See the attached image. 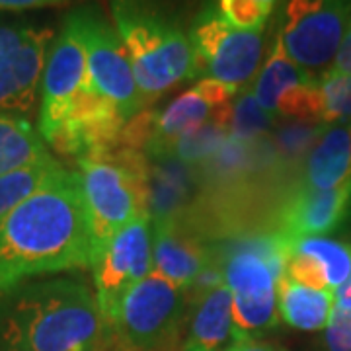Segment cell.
I'll return each instance as SVG.
<instances>
[{"label": "cell", "mask_w": 351, "mask_h": 351, "mask_svg": "<svg viewBox=\"0 0 351 351\" xmlns=\"http://www.w3.org/2000/svg\"><path fill=\"white\" fill-rule=\"evenodd\" d=\"M92 267V239L76 170L59 166L0 223V299L34 277Z\"/></svg>", "instance_id": "6da1fadb"}, {"label": "cell", "mask_w": 351, "mask_h": 351, "mask_svg": "<svg viewBox=\"0 0 351 351\" xmlns=\"http://www.w3.org/2000/svg\"><path fill=\"white\" fill-rule=\"evenodd\" d=\"M108 326L82 279L27 281L0 299V351H106Z\"/></svg>", "instance_id": "7a4b0ae2"}, {"label": "cell", "mask_w": 351, "mask_h": 351, "mask_svg": "<svg viewBox=\"0 0 351 351\" xmlns=\"http://www.w3.org/2000/svg\"><path fill=\"white\" fill-rule=\"evenodd\" d=\"M76 164L86 203L94 269L115 234L149 215V158L145 152L119 145L78 158Z\"/></svg>", "instance_id": "3957f363"}, {"label": "cell", "mask_w": 351, "mask_h": 351, "mask_svg": "<svg viewBox=\"0 0 351 351\" xmlns=\"http://www.w3.org/2000/svg\"><path fill=\"white\" fill-rule=\"evenodd\" d=\"M112 16L145 104L188 78L191 45L174 20L143 0H113Z\"/></svg>", "instance_id": "277c9868"}, {"label": "cell", "mask_w": 351, "mask_h": 351, "mask_svg": "<svg viewBox=\"0 0 351 351\" xmlns=\"http://www.w3.org/2000/svg\"><path fill=\"white\" fill-rule=\"evenodd\" d=\"M291 240L279 230L244 237L217 256L232 295V320L239 339L254 338L276 326L277 283L285 276Z\"/></svg>", "instance_id": "5b68a950"}, {"label": "cell", "mask_w": 351, "mask_h": 351, "mask_svg": "<svg viewBox=\"0 0 351 351\" xmlns=\"http://www.w3.org/2000/svg\"><path fill=\"white\" fill-rule=\"evenodd\" d=\"M188 293L152 269L121 301L108 328L106 351H184Z\"/></svg>", "instance_id": "8992f818"}, {"label": "cell", "mask_w": 351, "mask_h": 351, "mask_svg": "<svg viewBox=\"0 0 351 351\" xmlns=\"http://www.w3.org/2000/svg\"><path fill=\"white\" fill-rule=\"evenodd\" d=\"M191 80L213 78L242 88L256 78L263 59V32L230 25L215 4H207L189 27Z\"/></svg>", "instance_id": "52a82bcc"}, {"label": "cell", "mask_w": 351, "mask_h": 351, "mask_svg": "<svg viewBox=\"0 0 351 351\" xmlns=\"http://www.w3.org/2000/svg\"><path fill=\"white\" fill-rule=\"evenodd\" d=\"M86 51V73L92 86L115 104L127 121L145 110L125 45L106 16L96 8H78L66 16Z\"/></svg>", "instance_id": "ba28073f"}, {"label": "cell", "mask_w": 351, "mask_h": 351, "mask_svg": "<svg viewBox=\"0 0 351 351\" xmlns=\"http://www.w3.org/2000/svg\"><path fill=\"white\" fill-rule=\"evenodd\" d=\"M351 22V0H283L277 36L306 71L334 63Z\"/></svg>", "instance_id": "9c48e42d"}, {"label": "cell", "mask_w": 351, "mask_h": 351, "mask_svg": "<svg viewBox=\"0 0 351 351\" xmlns=\"http://www.w3.org/2000/svg\"><path fill=\"white\" fill-rule=\"evenodd\" d=\"M53 29L0 22V113L25 117L36 110Z\"/></svg>", "instance_id": "30bf717a"}, {"label": "cell", "mask_w": 351, "mask_h": 351, "mask_svg": "<svg viewBox=\"0 0 351 351\" xmlns=\"http://www.w3.org/2000/svg\"><path fill=\"white\" fill-rule=\"evenodd\" d=\"M152 271L151 217L143 215L115 234L94 267L96 299L110 328L125 295Z\"/></svg>", "instance_id": "8fae6325"}, {"label": "cell", "mask_w": 351, "mask_h": 351, "mask_svg": "<svg viewBox=\"0 0 351 351\" xmlns=\"http://www.w3.org/2000/svg\"><path fill=\"white\" fill-rule=\"evenodd\" d=\"M252 92L258 104L274 117H293L295 121L320 123L318 76L293 61L279 36L267 53V59L254 78Z\"/></svg>", "instance_id": "7c38bea8"}, {"label": "cell", "mask_w": 351, "mask_h": 351, "mask_svg": "<svg viewBox=\"0 0 351 351\" xmlns=\"http://www.w3.org/2000/svg\"><path fill=\"white\" fill-rule=\"evenodd\" d=\"M86 51L69 18L51 43L41 78L38 131L45 145L57 137L71 104L86 82Z\"/></svg>", "instance_id": "4fadbf2b"}, {"label": "cell", "mask_w": 351, "mask_h": 351, "mask_svg": "<svg viewBox=\"0 0 351 351\" xmlns=\"http://www.w3.org/2000/svg\"><path fill=\"white\" fill-rule=\"evenodd\" d=\"M351 215V180L338 189L299 188L279 211L277 230L289 240L326 237Z\"/></svg>", "instance_id": "5bb4252c"}, {"label": "cell", "mask_w": 351, "mask_h": 351, "mask_svg": "<svg viewBox=\"0 0 351 351\" xmlns=\"http://www.w3.org/2000/svg\"><path fill=\"white\" fill-rule=\"evenodd\" d=\"M285 276L306 287L336 293L351 276V244L330 237L291 240Z\"/></svg>", "instance_id": "9a60e30c"}, {"label": "cell", "mask_w": 351, "mask_h": 351, "mask_svg": "<svg viewBox=\"0 0 351 351\" xmlns=\"http://www.w3.org/2000/svg\"><path fill=\"white\" fill-rule=\"evenodd\" d=\"M151 225L154 271L188 293L197 276L213 262L215 254L197 237L189 234L182 223Z\"/></svg>", "instance_id": "2e32d148"}, {"label": "cell", "mask_w": 351, "mask_h": 351, "mask_svg": "<svg viewBox=\"0 0 351 351\" xmlns=\"http://www.w3.org/2000/svg\"><path fill=\"white\" fill-rule=\"evenodd\" d=\"M195 191V166L170 156L149 158V217L151 223H182Z\"/></svg>", "instance_id": "e0dca14e"}, {"label": "cell", "mask_w": 351, "mask_h": 351, "mask_svg": "<svg viewBox=\"0 0 351 351\" xmlns=\"http://www.w3.org/2000/svg\"><path fill=\"white\" fill-rule=\"evenodd\" d=\"M237 341L232 295L223 283L195 301L184 351H228Z\"/></svg>", "instance_id": "ac0fdd59"}, {"label": "cell", "mask_w": 351, "mask_h": 351, "mask_svg": "<svg viewBox=\"0 0 351 351\" xmlns=\"http://www.w3.org/2000/svg\"><path fill=\"white\" fill-rule=\"evenodd\" d=\"M351 180V127L324 125L308 156L304 158V189H338Z\"/></svg>", "instance_id": "d6986e66"}, {"label": "cell", "mask_w": 351, "mask_h": 351, "mask_svg": "<svg viewBox=\"0 0 351 351\" xmlns=\"http://www.w3.org/2000/svg\"><path fill=\"white\" fill-rule=\"evenodd\" d=\"M334 293L306 287L283 276L277 283V311L283 322L302 332L324 330L334 306Z\"/></svg>", "instance_id": "ffe728a7"}, {"label": "cell", "mask_w": 351, "mask_h": 351, "mask_svg": "<svg viewBox=\"0 0 351 351\" xmlns=\"http://www.w3.org/2000/svg\"><path fill=\"white\" fill-rule=\"evenodd\" d=\"M51 156L45 141L29 119L0 113V176Z\"/></svg>", "instance_id": "44dd1931"}, {"label": "cell", "mask_w": 351, "mask_h": 351, "mask_svg": "<svg viewBox=\"0 0 351 351\" xmlns=\"http://www.w3.org/2000/svg\"><path fill=\"white\" fill-rule=\"evenodd\" d=\"M59 166L61 164L53 156H47L32 166L0 176V223L12 213L25 197H29L34 191H38Z\"/></svg>", "instance_id": "7402d4cb"}, {"label": "cell", "mask_w": 351, "mask_h": 351, "mask_svg": "<svg viewBox=\"0 0 351 351\" xmlns=\"http://www.w3.org/2000/svg\"><path fill=\"white\" fill-rule=\"evenodd\" d=\"M226 137H228V129L219 125L217 121H209L205 125L195 127L188 133L180 135L172 143L166 156L188 166H197L205 160H211L217 151L223 147Z\"/></svg>", "instance_id": "603a6c76"}, {"label": "cell", "mask_w": 351, "mask_h": 351, "mask_svg": "<svg viewBox=\"0 0 351 351\" xmlns=\"http://www.w3.org/2000/svg\"><path fill=\"white\" fill-rule=\"evenodd\" d=\"M320 92V123H351V75L328 69L318 76Z\"/></svg>", "instance_id": "cb8c5ba5"}, {"label": "cell", "mask_w": 351, "mask_h": 351, "mask_svg": "<svg viewBox=\"0 0 351 351\" xmlns=\"http://www.w3.org/2000/svg\"><path fill=\"white\" fill-rule=\"evenodd\" d=\"M274 115L267 113L258 104L252 90H244L232 101L230 110V125L228 135L242 143H250L256 137L263 135L269 127L274 125Z\"/></svg>", "instance_id": "d4e9b609"}, {"label": "cell", "mask_w": 351, "mask_h": 351, "mask_svg": "<svg viewBox=\"0 0 351 351\" xmlns=\"http://www.w3.org/2000/svg\"><path fill=\"white\" fill-rule=\"evenodd\" d=\"M322 131H324V123H308V121H295L291 125L279 127L276 131L277 156L291 164H297L308 156Z\"/></svg>", "instance_id": "484cf974"}, {"label": "cell", "mask_w": 351, "mask_h": 351, "mask_svg": "<svg viewBox=\"0 0 351 351\" xmlns=\"http://www.w3.org/2000/svg\"><path fill=\"white\" fill-rule=\"evenodd\" d=\"M217 8L230 25L244 32H263L276 6L263 0H217Z\"/></svg>", "instance_id": "4316f807"}, {"label": "cell", "mask_w": 351, "mask_h": 351, "mask_svg": "<svg viewBox=\"0 0 351 351\" xmlns=\"http://www.w3.org/2000/svg\"><path fill=\"white\" fill-rule=\"evenodd\" d=\"M326 351H351V301L336 299L324 328Z\"/></svg>", "instance_id": "83f0119b"}, {"label": "cell", "mask_w": 351, "mask_h": 351, "mask_svg": "<svg viewBox=\"0 0 351 351\" xmlns=\"http://www.w3.org/2000/svg\"><path fill=\"white\" fill-rule=\"evenodd\" d=\"M191 88L217 112L230 108L240 90V88L232 86V84H226V82H221V80H213V78L197 80Z\"/></svg>", "instance_id": "f1b7e54d"}, {"label": "cell", "mask_w": 351, "mask_h": 351, "mask_svg": "<svg viewBox=\"0 0 351 351\" xmlns=\"http://www.w3.org/2000/svg\"><path fill=\"white\" fill-rule=\"evenodd\" d=\"M330 69L338 71V73H346V75H351V22L346 29V36L339 43V49L336 53V59Z\"/></svg>", "instance_id": "f546056e"}, {"label": "cell", "mask_w": 351, "mask_h": 351, "mask_svg": "<svg viewBox=\"0 0 351 351\" xmlns=\"http://www.w3.org/2000/svg\"><path fill=\"white\" fill-rule=\"evenodd\" d=\"M61 2L63 0H0V10L20 12V10H34V8L55 6V4H61Z\"/></svg>", "instance_id": "4dcf8cb0"}, {"label": "cell", "mask_w": 351, "mask_h": 351, "mask_svg": "<svg viewBox=\"0 0 351 351\" xmlns=\"http://www.w3.org/2000/svg\"><path fill=\"white\" fill-rule=\"evenodd\" d=\"M228 351H285L279 346H274V343H267V341H258L254 338L239 339L232 348Z\"/></svg>", "instance_id": "1f68e13d"}, {"label": "cell", "mask_w": 351, "mask_h": 351, "mask_svg": "<svg viewBox=\"0 0 351 351\" xmlns=\"http://www.w3.org/2000/svg\"><path fill=\"white\" fill-rule=\"evenodd\" d=\"M334 297H336V299H350L351 301V276L348 277V281H346L341 287L336 289Z\"/></svg>", "instance_id": "d6a6232c"}, {"label": "cell", "mask_w": 351, "mask_h": 351, "mask_svg": "<svg viewBox=\"0 0 351 351\" xmlns=\"http://www.w3.org/2000/svg\"><path fill=\"white\" fill-rule=\"evenodd\" d=\"M263 2H267V4H271V6H276L277 0H263Z\"/></svg>", "instance_id": "836d02e7"}, {"label": "cell", "mask_w": 351, "mask_h": 351, "mask_svg": "<svg viewBox=\"0 0 351 351\" xmlns=\"http://www.w3.org/2000/svg\"><path fill=\"white\" fill-rule=\"evenodd\" d=\"M350 127H351V123H350Z\"/></svg>", "instance_id": "e575fe53"}]
</instances>
